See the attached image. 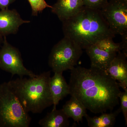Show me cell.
Instances as JSON below:
<instances>
[{"mask_svg": "<svg viewBox=\"0 0 127 127\" xmlns=\"http://www.w3.org/2000/svg\"><path fill=\"white\" fill-rule=\"evenodd\" d=\"M70 95L94 113L111 111L119 104L120 86L107 72L80 66L70 70Z\"/></svg>", "mask_w": 127, "mask_h": 127, "instance_id": "obj_1", "label": "cell"}, {"mask_svg": "<svg viewBox=\"0 0 127 127\" xmlns=\"http://www.w3.org/2000/svg\"><path fill=\"white\" fill-rule=\"evenodd\" d=\"M62 23L64 36L74 41L82 49L103 39L115 36L101 10L84 6L77 14Z\"/></svg>", "mask_w": 127, "mask_h": 127, "instance_id": "obj_2", "label": "cell"}, {"mask_svg": "<svg viewBox=\"0 0 127 127\" xmlns=\"http://www.w3.org/2000/svg\"><path fill=\"white\" fill-rule=\"evenodd\" d=\"M51 72H44L33 77H19L8 82L27 112L41 113L53 104L50 89Z\"/></svg>", "mask_w": 127, "mask_h": 127, "instance_id": "obj_3", "label": "cell"}, {"mask_svg": "<svg viewBox=\"0 0 127 127\" xmlns=\"http://www.w3.org/2000/svg\"><path fill=\"white\" fill-rule=\"evenodd\" d=\"M31 120L8 82L0 84V127H28Z\"/></svg>", "mask_w": 127, "mask_h": 127, "instance_id": "obj_4", "label": "cell"}, {"mask_svg": "<svg viewBox=\"0 0 127 127\" xmlns=\"http://www.w3.org/2000/svg\"><path fill=\"white\" fill-rule=\"evenodd\" d=\"M82 49L74 41L64 36L52 48L48 65L54 73L71 70L76 65Z\"/></svg>", "mask_w": 127, "mask_h": 127, "instance_id": "obj_5", "label": "cell"}, {"mask_svg": "<svg viewBox=\"0 0 127 127\" xmlns=\"http://www.w3.org/2000/svg\"><path fill=\"white\" fill-rule=\"evenodd\" d=\"M0 68L11 73L12 76L17 75L20 77L24 76L33 77L37 75L25 67L20 51L7 42L6 36L4 37L0 48Z\"/></svg>", "mask_w": 127, "mask_h": 127, "instance_id": "obj_6", "label": "cell"}, {"mask_svg": "<svg viewBox=\"0 0 127 127\" xmlns=\"http://www.w3.org/2000/svg\"><path fill=\"white\" fill-rule=\"evenodd\" d=\"M101 11L115 35L127 32V0H111Z\"/></svg>", "mask_w": 127, "mask_h": 127, "instance_id": "obj_7", "label": "cell"}, {"mask_svg": "<svg viewBox=\"0 0 127 127\" xmlns=\"http://www.w3.org/2000/svg\"><path fill=\"white\" fill-rule=\"evenodd\" d=\"M30 21L23 20L15 9L0 10V35L4 37L17 33L19 27Z\"/></svg>", "mask_w": 127, "mask_h": 127, "instance_id": "obj_8", "label": "cell"}, {"mask_svg": "<svg viewBox=\"0 0 127 127\" xmlns=\"http://www.w3.org/2000/svg\"><path fill=\"white\" fill-rule=\"evenodd\" d=\"M90 58L91 67L107 72L109 66L117 56V53L111 52L101 49L95 44L85 49Z\"/></svg>", "mask_w": 127, "mask_h": 127, "instance_id": "obj_9", "label": "cell"}, {"mask_svg": "<svg viewBox=\"0 0 127 127\" xmlns=\"http://www.w3.org/2000/svg\"><path fill=\"white\" fill-rule=\"evenodd\" d=\"M127 55L118 53L107 71L110 76L119 82V86L124 91L127 90Z\"/></svg>", "mask_w": 127, "mask_h": 127, "instance_id": "obj_10", "label": "cell"}, {"mask_svg": "<svg viewBox=\"0 0 127 127\" xmlns=\"http://www.w3.org/2000/svg\"><path fill=\"white\" fill-rule=\"evenodd\" d=\"M84 6L83 0H58L51 10L62 22L76 15Z\"/></svg>", "mask_w": 127, "mask_h": 127, "instance_id": "obj_11", "label": "cell"}, {"mask_svg": "<svg viewBox=\"0 0 127 127\" xmlns=\"http://www.w3.org/2000/svg\"><path fill=\"white\" fill-rule=\"evenodd\" d=\"M63 72H56L50 80V89L53 102V109L59 101L70 95V87L63 75Z\"/></svg>", "mask_w": 127, "mask_h": 127, "instance_id": "obj_12", "label": "cell"}, {"mask_svg": "<svg viewBox=\"0 0 127 127\" xmlns=\"http://www.w3.org/2000/svg\"><path fill=\"white\" fill-rule=\"evenodd\" d=\"M68 119L62 108H53L51 112L39 120L38 124L42 127H67L70 126Z\"/></svg>", "mask_w": 127, "mask_h": 127, "instance_id": "obj_13", "label": "cell"}, {"mask_svg": "<svg viewBox=\"0 0 127 127\" xmlns=\"http://www.w3.org/2000/svg\"><path fill=\"white\" fill-rule=\"evenodd\" d=\"M62 109L68 118H71L74 122H82L83 117L87 114L86 109L80 101L71 95L70 100L63 106Z\"/></svg>", "mask_w": 127, "mask_h": 127, "instance_id": "obj_14", "label": "cell"}, {"mask_svg": "<svg viewBox=\"0 0 127 127\" xmlns=\"http://www.w3.org/2000/svg\"><path fill=\"white\" fill-rule=\"evenodd\" d=\"M121 112L119 108L113 112L103 113L100 116L93 117L88 116L87 114L84 117L86 118L89 127H112L114 126L116 118Z\"/></svg>", "mask_w": 127, "mask_h": 127, "instance_id": "obj_15", "label": "cell"}, {"mask_svg": "<svg viewBox=\"0 0 127 127\" xmlns=\"http://www.w3.org/2000/svg\"><path fill=\"white\" fill-rule=\"evenodd\" d=\"M98 47L107 51L118 53L122 50L121 43H116L113 40V38L103 39L95 43Z\"/></svg>", "mask_w": 127, "mask_h": 127, "instance_id": "obj_16", "label": "cell"}, {"mask_svg": "<svg viewBox=\"0 0 127 127\" xmlns=\"http://www.w3.org/2000/svg\"><path fill=\"white\" fill-rule=\"evenodd\" d=\"M32 8V15L37 16L46 8L51 9L52 6L48 4L45 0H28Z\"/></svg>", "mask_w": 127, "mask_h": 127, "instance_id": "obj_17", "label": "cell"}, {"mask_svg": "<svg viewBox=\"0 0 127 127\" xmlns=\"http://www.w3.org/2000/svg\"><path fill=\"white\" fill-rule=\"evenodd\" d=\"M85 7L101 10L108 3L107 0H83Z\"/></svg>", "mask_w": 127, "mask_h": 127, "instance_id": "obj_18", "label": "cell"}, {"mask_svg": "<svg viewBox=\"0 0 127 127\" xmlns=\"http://www.w3.org/2000/svg\"><path fill=\"white\" fill-rule=\"evenodd\" d=\"M124 92H120L119 95L120 98L121 107L120 108L121 112H122L125 120V125L127 124V90Z\"/></svg>", "mask_w": 127, "mask_h": 127, "instance_id": "obj_19", "label": "cell"}, {"mask_svg": "<svg viewBox=\"0 0 127 127\" xmlns=\"http://www.w3.org/2000/svg\"><path fill=\"white\" fill-rule=\"evenodd\" d=\"M16 0H0V9H8L9 6L15 1Z\"/></svg>", "mask_w": 127, "mask_h": 127, "instance_id": "obj_20", "label": "cell"}, {"mask_svg": "<svg viewBox=\"0 0 127 127\" xmlns=\"http://www.w3.org/2000/svg\"><path fill=\"white\" fill-rule=\"evenodd\" d=\"M122 37V41L121 42L123 52L127 55V32L121 35Z\"/></svg>", "mask_w": 127, "mask_h": 127, "instance_id": "obj_21", "label": "cell"}, {"mask_svg": "<svg viewBox=\"0 0 127 127\" xmlns=\"http://www.w3.org/2000/svg\"><path fill=\"white\" fill-rule=\"evenodd\" d=\"M3 40H4V37L0 35V48L3 43Z\"/></svg>", "mask_w": 127, "mask_h": 127, "instance_id": "obj_22", "label": "cell"}]
</instances>
